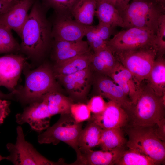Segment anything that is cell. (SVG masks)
<instances>
[{"label":"cell","instance_id":"cell-40","mask_svg":"<svg viewBox=\"0 0 165 165\" xmlns=\"http://www.w3.org/2000/svg\"><path fill=\"white\" fill-rule=\"evenodd\" d=\"M0 99H6L9 100L14 99L13 94L10 92L9 93L5 94L2 92L0 90Z\"/></svg>","mask_w":165,"mask_h":165},{"label":"cell","instance_id":"cell-3","mask_svg":"<svg viewBox=\"0 0 165 165\" xmlns=\"http://www.w3.org/2000/svg\"><path fill=\"white\" fill-rule=\"evenodd\" d=\"M127 113V125H154L165 118V96H158L147 83H142L140 95Z\"/></svg>","mask_w":165,"mask_h":165},{"label":"cell","instance_id":"cell-30","mask_svg":"<svg viewBox=\"0 0 165 165\" xmlns=\"http://www.w3.org/2000/svg\"><path fill=\"white\" fill-rule=\"evenodd\" d=\"M45 7L53 9L60 15L69 16L79 0H41Z\"/></svg>","mask_w":165,"mask_h":165},{"label":"cell","instance_id":"cell-8","mask_svg":"<svg viewBox=\"0 0 165 165\" xmlns=\"http://www.w3.org/2000/svg\"><path fill=\"white\" fill-rule=\"evenodd\" d=\"M17 137L15 143H8L6 148L9 153L6 159L15 165H65L63 159L57 162L50 161L40 154L33 145L26 140L22 127L16 128Z\"/></svg>","mask_w":165,"mask_h":165},{"label":"cell","instance_id":"cell-4","mask_svg":"<svg viewBox=\"0 0 165 165\" xmlns=\"http://www.w3.org/2000/svg\"><path fill=\"white\" fill-rule=\"evenodd\" d=\"M165 6L154 0H131L121 13L124 28L137 27L156 34L160 16Z\"/></svg>","mask_w":165,"mask_h":165},{"label":"cell","instance_id":"cell-39","mask_svg":"<svg viewBox=\"0 0 165 165\" xmlns=\"http://www.w3.org/2000/svg\"><path fill=\"white\" fill-rule=\"evenodd\" d=\"M16 2H9L0 0V15L8 11Z\"/></svg>","mask_w":165,"mask_h":165},{"label":"cell","instance_id":"cell-26","mask_svg":"<svg viewBox=\"0 0 165 165\" xmlns=\"http://www.w3.org/2000/svg\"><path fill=\"white\" fill-rule=\"evenodd\" d=\"M90 52L87 41H67L63 50H52L51 58L55 63Z\"/></svg>","mask_w":165,"mask_h":165},{"label":"cell","instance_id":"cell-16","mask_svg":"<svg viewBox=\"0 0 165 165\" xmlns=\"http://www.w3.org/2000/svg\"><path fill=\"white\" fill-rule=\"evenodd\" d=\"M54 22L52 36L55 40L78 41L82 40L87 26L81 24L70 16L61 15Z\"/></svg>","mask_w":165,"mask_h":165},{"label":"cell","instance_id":"cell-17","mask_svg":"<svg viewBox=\"0 0 165 165\" xmlns=\"http://www.w3.org/2000/svg\"><path fill=\"white\" fill-rule=\"evenodd\" d=\"M127 148L126 146L110 150L92 149L77 156L76 160L69 165H113L122 156Z\"/></svg>","mask_w":165,"mask_h":165},{"label":"cell","instance_id":"cell-9","mask_svg":"<svg viewBox=\"0 0 165 165\" xmlns=\"http://www.w3.org/2000/svg\"><path fill=\"white\" fill-rule=\"evenodd\" d=\"M156 38V34L152 31L132 27L116 33L107 42V45L113 53L148 47H154L157 49Z\"/></svg>","mask_w":165,"mask_h":165},{"label":"cell","instance_id":"cell-31","mask_svg":"<svg viewBox=\"0 0 165 165\" xmlns=\"http://www.w3.org/2000/svg\"><path fill=\"white\" fill-rule=\"evenodd\" d=\"M85 36L86 37L89 46L93 50L94 53L107 46V42L100 37L95 26H87Z\"/></svg>","mask_w":165,"mask_h":165},{"label":"cell","instance_id":"cell-22","mask_svg":"<svg viewBox=\"0 0 165 165\" xmlns=\"http://www.w3.org/2000/svg\"><path fill=\"white\" fill-rule=\"evenodd\" d=\"M147 84L158 96H165V59L156 57L146 80Z\"/></svg>","mask_w":165,"mask_h":165},{"label":"cell","instance_id":"cell-27","mask_svg":"<svg viewBox=\"0 0 165 165\" xmlns=\"http://www.w3.org/2000/svg\"><path fill=\"white\" fill-rule=\"evenodd\" d=\"M127 140L122 128L103 129L99 145L101 149L110 150L126 146Z\"/></svg>","mask_w":165,"mask_h":165},{"label":"cell","instance_id":"cell-35","mask_svg":"<svg viewBox=\"0 0 165 165\" xmlns=\"http://www.w3.org/2000/svg\"><path fill=\"white\" fill-rule=\"evenodd\" d=\"M97 31L100 37L104 41L107 42L110 38L114 28L108 24L99 22L95 26Z\"/></svg>","mask_w":165,"mask_h":165},{"label":"cell","instance_id":"cell-7","mask_svg":"<svg viewBox=\"0 0 165 165\" xmlns=\"http://www.w3.org/2000/svg\"><path fill=\"white\" fill-rule=\"evenodd\" d=\"M158 50L154 47L130 50L113 53L118 61L128 70L141 84L146 80L156 57Z\"/></svg>","mask_w":165,"mask_h":165},{"label":"cell","instance_id":"cell-10","mask_svg":"<svg viewBox=\"0 0 165 165\" xmlns=\"http://www.w3.org/2000/svg\"><path fill=\"white\" fill-rule=\"evenodd\" d=\"M59 84L62 85L73 98L85 99L93 83L94 74L90 65L88 68L71 74L55 76Z\"/></svg>","mask_w":165,"mask_h":165},{"label":"cell","instance_id":"cell-42","mask_svg":"<svg viewBox=\"0 0 165 165\" xmlns=\"http://www.w3.org/2000/svg\"><path fill=\"white\" fill-rule=\"evenodd\" d=\"M9 2H16L19 0H3Z\"/></svg>","mask_w":165,"mask_h":165},{"label":"cell","instance_id":"cell-43","mask_svg":"<svg viewBox=\"0 0 165 165\" xmlns=\"http://www.w3.org/2000/svg\"><path fill=\"white\" fill-rule=\"evenodd\" d=\"M6 157L4 156L3 157L0 155V161L2 160H3L6 159Z\"/></svg>","mask_w":165,"mask_h":165},{"label":"cell","instance_id":"cell-12","mask_svg":"<svg viewBox=\"0 0 165 165\" xmlns=\"http://www.w3.org/2000/svg\"><path fill=\"white\" fill-rule=\"evenodd\" d=\"M93 83L95 95H100L120 105L128 113L133 104L121 88L109 76L94 73Z\"/></svg>","mask_w":165,"mask_h":165},{"label":"cell","instance_id":"cell-28","mask_svg":"<svg viewBox=\"0 0 165 165\" xmlns=\"http://www.w3.org/2000/svg\"><path fill=\"white\" fill-rule=\"evenodd\" d=\"M162 163L136 150L128 148L118 160L115 165H159Z\"/></svg>","mask_w":165,"mask_h":165},{"label":"cell","instance_id":"cell-23","mask_svg":"<svg viewBox=\"0 0 165 165\" xmlns=\"http://www.w3.org/2000/svg\"><path fill=\"white\" fill-rule=\"evenodd\" d=\"M95 15L99 22L114 28H124L123 20L119 11L112 4L103 0H97Z\"/></svg>","mask_w":165,"mask_h":165},{"label":"cell","instance_id":"cell-15","mask_svg":"<svg viewBox=\"0 0 165 165\" xmlns=\"http://www.w3.org/2000/svg\"><path fill=\"white\" fill-rule=\"evenodd\" d=\"M34 0H19L6 13L0 15V24L13 30L20 37Z\"/></svg>","mask_w":165,"mask_h":165},{"label":"cell","instance_id":"cell-11","mask_svg":"<svg viewBox=\"0 0 165 165\" xmlns=\"http://www.w3.org/2000/svg\"><path fill=\"white\" fill-rule=\"evenodd\" d=\"M27 60L21 54L10 53L0 57V86H4L13 94Z\"/></svg>","mask_w":165,"mask_h":165},{"label":"cell","instance_id":"cell-18","mask_svg":"<svg viewBox=\"0 0 165 165\" xmlns=\"http://www.w3.org/2000/svg\"><path fill=\"white\" fill-rule=\"evenodd\" d=\"M109 76L121 88L133 104H135L141 93L142 84L139 83L132 74L119 61Z\"/></svg>","mask_w":165,"mask_h":165},{"label":"cell","instance_id":"cell-38","mask_svg":"<svg viewBox=\"0 0 165 165\" xmlns=\"http://www.w3.org/2000/svg\"><path fill=\"white\" fill-rule=\"evenodd\" d=\"M154 129L158 137L162 141L165 142V118L154 125Z\"/></svg>","mask_w":165,"mask_h":165},{"label":"cell","instance_id":"cell-13","mask_svg":"<svg viewBox=\"0 0 165 165\" xmlns=\"http://www.w3.org/2000/svg\"><path fill=\"white\" fill-rule=\"evenodd\" d=\"M52 116L43 99L28 105L22 112L16 115V119L18 124L27 123L32 130L40 133L50 127Z\"/></svg>","mask_w":165,"mask_h":165},{"label":"cell","instance_id":"cell-20","mask_svg":"<svg viewBox=\"0 0 165 165\" xmlns=\"http://www.w3.org/2000/svg\"><path fill=\"white\" fill-rule=\"evenodd\" d=\"M118 61L107 46L93 54L90 67L95 73L109 76Z\"/></svg>","mask_w":165,"mask_h":165},{"label":"cell","instance_id":"cell-25","mask_svg":"<svg viewBox=\"0 0 165 165\" xmlns=\"http://www.w3.org/2000/svg\"><path fill=\"white\" fill-rule=\"evenodd\" d=\"M96 3L97 0H79L72 12L75 20L85 26H91L95 15Z\"/></svg>","mask_w":165,"mask_h":165},{"label":"cell","instance_id":"cell-1","mask_svg":"<svg viewBox=\"0 0 165 165\" xmlns=\"http://www.w3.org/2000/svg\"><path fill=\"white\" fill-rule=\"evenodd\" d=\"M45 7L38 1H34L20 37V52L30 61L31 68L44 61L52 45V29L45 13Z\"/></svg>","mask_w":165,"mask_h":165},{"label":"cell","instance_id":"cell-36","mask_svg":"<svg viewBox=\"0 0 165 165\" xmlns=\"http://www.w3.org/2000/svg\"><path fill=\"white\" fill-rule=\"evenodd\" d=\"M10 104L9 100L0 99V124L3 123L4 119L10 113Z\"/></svg>","mask_w":165,"mask_h":165},{"label":"cell","instance_id":"cell-24","mask_svg":"<svg viewBox=\"0 0 165 165\" xmlns=\"http://www.w3.org/2000/svg\"><path fill=\"white\" fill-rule=\"evenodd\" d=\"M43 99L46 103L52 116L57 114H70L72 99L63 94L60 91H55L47 94Z\"/></svg>","mask_w":165,"mask_h":165},{"label":"cell","instance_id":"cell-33","mask_svg":"<svg viewBox=\"0 0 165 165\" xmlns=\"http://www.w3.org/2000/svg\"><path fill=\"white\" fill-rule=\"evenodd\" d=\"M158 51L156 57L163 56L165 53V13L160 17L156 34Z\"/></svg>","mask_w":165,"mask_h":165},{"label":"cell","instance_id":"cell-14","mask_svg":"<svg viewBox=\"0 0 165 165\" xmlns=\"http://www.w3.org/2000/svg\"><path fill=\"white\" fill-rule=\"evenodd\" d=\"M103 129L117 127L123 128L128 122L127 112L116 103L109 101L106 107L101 112L93 114L90 119Z\"/></svg>","mask_w":165,"mask_h":165},{"label":"cell","instance_id":"cell-21","mask_svg":"<svg viewBox=\"0 0 165 165\" xmlns=\"http://www.w3.org/2000/svg\"><path fill=\"white\" fill-rule=\"evenodd\" d=\"M87 121L78 139L79 153L78 155L98 146L100 142L103 129L92 121L89 119Z\"/></svg>","mask_w":165,"mask_h":165},{"label":"cell","instance_id":"cell-2","mask_svg":"<svg viewBox=\"0 0 165 165\" xmlns=\"http://www.w3.org/2000/svg\"><path fill=\"white\" fill-rule=\"evenodd\" d=\"M22 72L25 76L23 86L16 88L13 93L16 99L23 105L42 101L48 93L60 91L59 85L53 71L52 65L44 61L32 69L27 61Z\"/></svg>","mask_w":165,"mask_h":165},{"label":"cell","instance_id":"cell-32","mask_svg":"<svg viewBox=\"0 0 165 165\" xmlns=\"http://www.w3.org/2000/svg\"><path fill=\"white\" fill-rule=\"evenodd\" d=\"M91 112L87 105L81 103H73L71 106L70 113L77 123L89 120L91 116Z\"/></svg>","mask_w":165,"mask_h":165},{"label":"cell","instance_id":"cell-5","mask_svg":"<svg viewBox=\"0 0 165 165\" xmlns=\"http://www.w3.org/2000/svg\"><path fill=\"white\" fill-rule=\"evenodd\" d=\"M128 136L126 146L164 163L165 142L156 134L153 126L127 125L123 128Z\"/></svg>","mask_w":165,"mask_h":165},{"label":"cell","instance_id":"cell-34","mask_svg":"<svg viewBox=\"0 0 165 165\" xmlns=\"http://www.w3.org/2000/svg\"><path fill=\"white\" fill-rule=\"evenodd\" d=\"M107 105L103 97L100 95H95L89 101L87 105L91 112L94 114L100 113L105 109Z\"/></svg>","mask_w":165,"mask_h":165},{"label":"cell","instance_id":"cell-19","mask_svg":"<svg viewBox=\"0 0 165 165\" xmlns=\"http://www.w3.org/2000/svg\"><path fill=\"white\" fill-rule=\"evenodd\" d=\"M93 54L90 52L55 62L52 67L55 76L74 73L90 66Z\"/></svg>","mask_w":165,"mask_h":165},{"label":"cell","instance_id":"cell-6","mask_svg":"<svg viewBox=\"0 0 165 165\" xmlns=\"http://www.w3.org/2000/svg\"><path fill=\"white\" fill-rule=\"evenodd\" d=\"M61 115L54 124L39 133L38 142L40 144L57 145L63 142L73 148L78 155L79 153L78 141L82 129V123L76 122L70 114Z\"/></svg>","mask_w":165,"mask_h":165},{"label":"cell","instance_id":"cell-37","mask_svg":"<svg viewBox=\"0 0 165 165\" xmlns=\"http://www.w3.org/2000/svg\"><path fill=\"white\" fill-rule=\"evenodd\" d=\"M114 6L121 14L131 0H103Z\"/></svg>","mask_w":165,"mask_h":165},{"label":"cell","instance_id":"cell-41","mask_svg":"<svg viewBox=\"0 0 165 165\" xmlns=\"http://www.w3.org/2000/svg\"><path fill=\"white\" fill-rule=\"evenodd\" d=\"M157 2L165 6V0H154Z\"/></svg>","mask_w":165,"mask_h":165},{"label":"cell","instance_id":"cell-29","mask_svg":"<svg viewBox=\"0 0 165 165\" xmlns=\"http://www.w3.org/2000/svg\"><path fill=\"white\" fill-rule=\"evenodd\" d=\"M20 44L13 36L12 30L0 24V54L20 52Z\"/></svg>","mask_w":165,"mask_h":165}]
</instances>
